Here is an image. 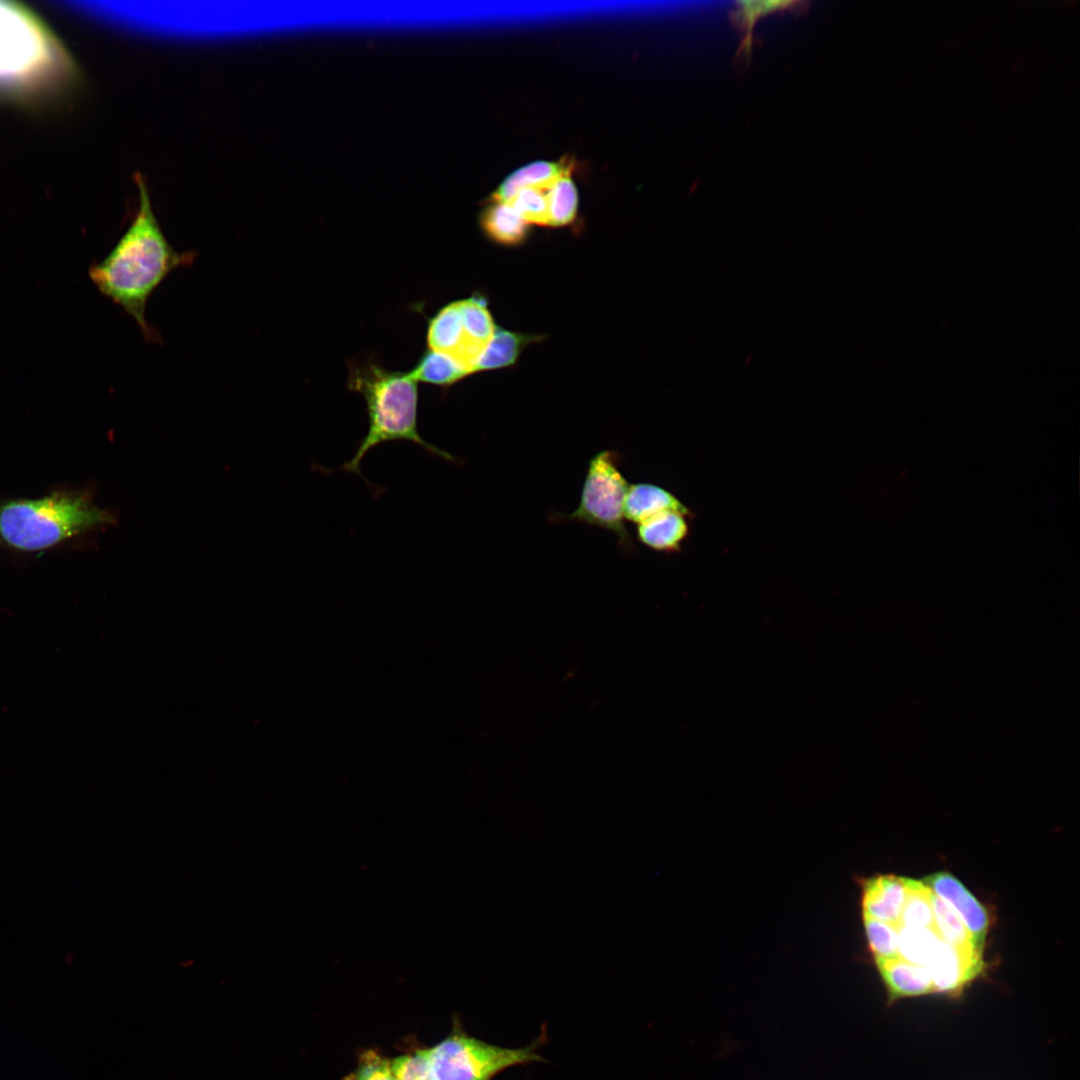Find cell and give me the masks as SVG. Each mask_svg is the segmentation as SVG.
<instances>
[{"label": "cell", "mask_w": 1080, "mask_h": 1080, "mask_svg": "<svg viewBox=\"0 0 1080 1080\" xmlns=\"http://www.w3.org/2000/svg\"><path fill=\"white\" fill-rule=\"evenodd\" d=\"M137 186L139 207L133 221L109 254L91 266L89 276L104 296L135 320L146 341L159 343V333L146 318L148 300L170 273L191 265L197 253L175 250L156 219L140 176Z\"/></svg>", "instance_id": "6da1fadb"}, {"label": "cell", "mask_w": 1080, "mask_h": 1080, "mask_svg": "<svg viewBox=\"0 0 1080 1080\" xmlns=\"http://www.w3.org/2000/svg\"><path fill=\"white\" fill-rule=\"evenodd\" d=\"M74 77L70 56L46 24L24 5L0 1V96H46Z\"/></svg>", "instance_id": "7a4b0ae2"}, {"label": "cell", "mask_w": 1080, "mask_h": 1080, "mask_svg": "<svg viewBox=\"0 0 1080 1080\" xmlns=\"http://www.w3.org/2000/svg\"><path fill=\"white\" fill-rule=\"evenodd\" d=\"M348 388L359 393L367 407L368 430L353 457L338 470L361 476L360 465L374 447L390 441H408L427 453L457 463L449 452L427 442L418 430V382L409 372L392 371L373 360L351 362Z\"/></svg>", "instance_id": "3957f363"}, {"label": "cell", "mask_w": 1080, "mask_h": 1080, "mask_svg": "<svg viewBox=\"0 0 1080 1080\" xmlns=\"http://www.w3.org/2000/svg\"><path fill=\"white\" fill-rule=\"evenodd\" d=\"M116 518L82 491H58L0 506V540L22 551H38L112 525Z\"/></svg>", "instance_id": "277c9868"}, {"label": "cell", "mask_w": 1080, "mask_h": 1080, "mask_svg": "<svg viewBox=\"0 0 1080 1080\" xmlns=\"http://www.w3.org/2000/svg\"><path fill=\"white\" fill-rule=\"evenodd\" d=\"M620 463V455L615 450L605 449L596 453L588 462L577 508L570 514H559L556 519L581 522L610 531L617 536L622 550L632 553L636 546L626 528L624 516L629 483L620 470Z\"/></svg>", "instance_id": "5b68a950"}, {"label": "cell", "mask_w": 1080, "mask_h": 1080, "mask_svg": "<svg viewBox=\"0 0 1080 1080\" xmlns=\"http://www.w3.org/2000/svg\"><path fill=\"white\" fill-rule=\"evenodd\" d=\"M428 1057L434 1080H491L503 1070L542 1060L534 1047L505 1048L453 1032Z\"/></svg>", "instance_id": "8992f818"}, {"label": "cell", "mask_w": 1080, "mask_h": 1080, "mask_svg": "<svg viewBox=\"0 0 1080 1080\" xmlns=\"http://www.w3.org/2000/svg\"><path fill=\"white\" fill-rule=\"evenodd\" d=\"M427 344L428 349L449 356L469 374L484 352L468 335L458 300L444 305L429 319Z\"/></svg>", "instance_id": "52a82bcc"}, {"label": "cell", "mask_w": 1080, "mask_h": 1080, "mask_svg": "<svg viewBox=\"0 0 1080 1080\" xmlns=\"http://www.w3.org/2000/svg\"><path fill=\"white\" fill-rule=\"evenodd\" d=\"M923 883L953 909L970 933L974 946L983 951L989 917L982 903L959 879L946 871L926 876Z\"/></svg>", "instance_id": "ba28073f"}, {"label": "cell", "mask_w": 1080, "mask_h": 1080, "mask_svg": "<svg viewBox=\"0 0 1080 1080\" xmlns=\"http://www.w3.org/2000/svg\"><path fill=\"white\" fill-rule=\"evenodd\" d=\"M926 968L934 992L954 995L982 972L984 960L983 955L964 953L940 939Z\"/></svg>", "instance_id": "9c48e42d"}, {"label": "cell", "mask_w": 1080, "mask_h": 1080, "mask_svg": "<svg viewBox=\"0 0 1080 1080\" xmlns=\"http://www.w3.org/2000/svg\"><path fill=\"white\" fill-rule=\"evenodd\" d=\"M907 892L905 877L885 874L865 879L861 894L863 915L900 928Z\"/></svg>", "instance_id": "30bf717a"}, {"label": "cell", "mask_w": 1080, "mask_h": 1080, "mask_svg": "<svg viewBox=\"0 0 1080 1080\" xmlns=\"http://www.w3.org/2000/svg\"><path fill=\"white\" fill-rule=\"evenodd\" d=\"M810 3L806 1H761L741 0L730 11L732 24L742 33L741 42L735 54L737 66L744 70L751 61L754 47L753 30L759 18L776 11L804 12Z\"/></svg>", "instance_id": "8fae6325"}, {"label": "cell", "mask_w": 1080, "mask_h": 1080, "mask_svg": "<svg viewBox=\"0 0 1080 1080\" xmlns=\"http://www.w3.org/2000/svg\"><path fill=\"white\" fill-rule=\"evenodd\" d=\"M890 1000L934 992L928 969L903 958L875 959Z\"/></svg>", "instance_id": "7c38bea8"}, {"label": "cell", "mask_w": 1080, "mask_h": 1080, "mask_svg": "<svg viewBox=\"0 0 1080 1080\" xmlns=\"http://www.w3.org/2000/svg\"><path fill=\"white\" fill-rule=\"evenodd\" d=\"M668 511L690 514L689 509L663 487L644 482L629 484L624 505L625 520L638 525Z\"/></svg>", "instance_id": "4fadbf2b"}, {"label": "cell", "mask_w": 1080, "mask_h": 1080, "mask_svg": "<svg viewBox=\"0 0 1080 1080\" xmlns=\"http://www.w3.org/2000/svg\"><path fill=\"white\" fill-rule=\"evenodd\" d=\"M687 517L676 511L658 514L637 525V539L657 552H679L689 533Z\"/></svg>", "instance_id": "5bb4252c"}, {"label": "cell", "mask_w": 1080, "mask_h": 1080, "mask_svg": "<svg viewBox=\"0 0 1080 1080\" xmlns=\"http://www.w3.org/2000/svg\"><path fill=\"white\" fill-rule=\"evenodd\" d=\"M482 231L492 241L516 246L525 241L528 224L509 203L492 202L480 214Z\"/></svg>", "instance_id": "9a60e30c"}, {"label": "cell", "mask_w": 1080, "mask_h": 1080, "mask_svg": "<svg viewBox=\"0 0 1080 1080\" xmlns=\"http://www.w3.org/2000/svg\"><path fill=\"white\" fill-rule=\"evenodd\" d=\"M570 172L562 163L537 161L510 174L492 194V202L507 203L523 188H546L560 175Z\"/></svg>", "instance_id": "2e32d148"}, {"label": "cell", "mask_w": 1080, "mask_h": 1080, "mask_svg": "<svg viewBox=\"0 0 1080 1080\" xmlns=\"http://www.w3.org/2000/svg\"><path fill=\"white\" fill-rule=\"evenodd\" d=\"M540 340L536 335H523L497 328L477 361L473 373L508 367L515 363L521 351L530 343Z\"/></svg>", "instance_id": "e0dca14e"}, {"label": "cell", "mask_w": 1080, "mask_h": 1080, "mask_svg": "<svg viewBox=\"0 0 1080 1080\" xmlns=\"http://www.w3.org/2000/svg\"><path fill=\"white\" fill-rule=\"evenodd\" d=\"M417 382L435 385L447 389L469 373L449 356L428 349L419 358L414 368L409 371Z\"/></svg>", "instance_id": "ac0fdd59"}, {"label": "cell", "mask_w": 1080, "mask_h": 1080, "mask_svg": "<svg viewBox=\"0 0 1080 1080\" xmlns=\"http://www.w3.org/2000/svg\"><path fill=\"white\" fill-rule=\"evenodd\" d=\"M931 905L934 916V931L949 945L973 955H983L972 941L967 928L953 909L931 890Z\"/></svg>", "instance_id": "d6986e66"}, {"label": "cell", "mask_w": 1080, "mask_h": 1080, "mask_svg": "<svg viewBox=\"0 0 1080 1080\" xmlns=\"http://www.w3.org/2000/svg\"><path fill=\"white\" fill-rule=\"evenodd\" d=\"M545 190L549 225L564 226L573 222L578 209V193L570 172L557 177Z\"/></svg>", "instance_id": "ffe728a7"}, {"label": "cell", "mask_w": 1080, "mask_h": 1080, "mask_svg": "<svg viewBox=\"0 0 1080 1080\" xmlns=\"http://www.w3.org/2000/svg\"><path fill=\"white\" fill-rule=\"evenodd\" d=\"M458 303L468 335L475 344L485 350L496 330L486 298L473 295L467 299L458 300Z\"/></svg>", "instance_id": "44dd1931"}, {"label": "cell", "mask_w": 1080, "mask_h": 1080, "mask_svg": "<svg viewBox=\"0 0 1080 1080\" xmlns=\"http://www.w3.org/2000/svg\"><path fill=\"white\" fill-rule=\"evenodd\" d=\"M907 887L908 892L901 914L900 926L934 930V916L930 898L931 889L923 881L909 878H907Z\"/></svg>", "instance_id": "7402d4cb"}, {"label": "cell", "mask_w": 1080, "mask_h": 1080, "mask_svg": "<svg viewBox=\"0 0 1080 1080\" xmlns=\"http://www.w3.org/2000/svg\"><path fill=\"white\" fill-rule=\"evenodd\" d=\"M940 937L932 929L899 928V956L926 967Z\"/></svg>", "instance_id": "603a6c76"}, {"label": "cell", "mask_w": 1080, "mask_h": 1080, "mask_svg": "<svg viewBox=\"0 0 1080 1080\" xmlns=\"http://www.w3.org/2000/svg\"><path fill=\"white\" fill-rule=\"evenodd\" d=\"M864 931L874 958L899 957V928L863 915Z\"/></svg>", "instance_id": "cb8c5ba5"}, {"label": "cell", "mask_w": 1080, "mask_h": 1080, "mask_svg": "<svg viewBox=\"0 0 1080 1080\" xmlns=\"http://www.w3.org/2000/svg\"><path fill=\"white\" fill-rule=\"evenodd\" d=\"M546 188H523L509 203L527 224L549 225Z\"/></svg>", "instance_id": "d4e9b609"}, {"label": "cell", "mask_w": 1080, "mask_h": 1080, "mask_svg": "<svg viewBox=\"0 0 1080 1080\" xmlns=\"http://www.w3.org/2000/svg\"><path fill=\"white\" fill-rule=\"evenodd\" d=\"M392 1070L398 1080H434L428 1048L391 1059Z\"/></svg>", "instance_id": "484cf974"}, {"label": "cell", "mask_w": 1080, "mask_h": 1080, "mask_svg": "<svg viewBox=\"0 0 1080 1080\" xmlns=\"http://www.w3.org/2000/svg\"><path fill=\"white\" fill-rule=\"evenodd\" d=\"M344 1080H398L392 1070L391 1059L370 1049L363 1052L357 1067Z\"/></svg>", "instance_id": "4316f807"}]
</instances>
